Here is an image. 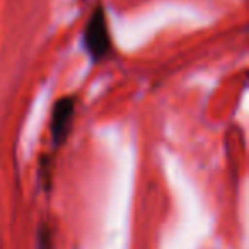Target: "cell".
<instances>
[{
  "label": "cell",
  "mask_w": 249,
  "mask_h": 249,
  "mask_svg": "<svg viewBox=\"0 0 249 249\" xmlns=\"http://www.w3.org/2000/svg\"><path fill=\"white\" fill-rule=\"evenodd\" d=\"M84 48H86L89 58L96 63L103 62L111 55L113 45H111L106 14H104V9L101 5L94 9L92 16L84 28Z\"/></svg>",
  "instance_id": "1"
},
{
  "label": "cell",
  "mask_w": 249,
  "mask_h": 249,
  "mask_svg": "<svg viewBox=\"0 0 249 249\" xmlns=\"http://www.w3.org/2000/svg\"><path fill=\"white\" fill-rule=\"evenodd\" d=\"M75 97L67 96L60 97L52 109V120H50V135L55 147H60L69 137L72 130L73 118H75Z\"/></svg>",
  "instance_id": "2"
}]
</instances>
